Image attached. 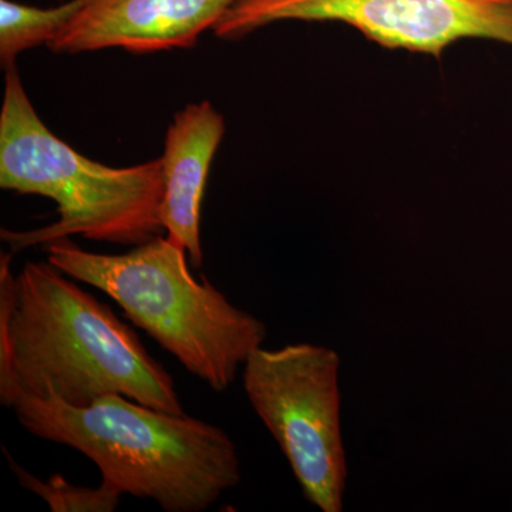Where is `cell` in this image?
Wrapping results in <instances>:
<instances>
[{
    "label": "cell",
    "mask_w": 512,
    "mask_h": 512,
    "mask_svg": "<svg viewBox=\"0 0 512 512\" xmlns=\"http://www.w3.org/2000/svg\"><path fill=\"white\" fill-rule=\"evenodd\" d=\"M43 249L63 274L119 303L134 325L214 392H225L264 345L265 323L232 305L205 276L194 278L187 251L168 237L158 235L120 255L84 251L70 238Z\"/></svg>",
    "instance_id": "3957f363"
},
{
    "label": "cell",
    "mask_w": 512,
    "mask_h": 512,
    "mask_svg": "<svg viewBox=\"0 0 512 512\" xmlns=\"http://www.w3.org/2000/svg\"><path fill=\"white\" fill-rule=\"evenodd\" d=\"M0 258V403L53 393L74 407L121 394L171 414L185 413L174 379L133 329L55 265Z\"/></svg>",
    "instance_id": "6da1fadb"
},
{
    "label": "cell",
    "mask_w": 512,
    "mask_h": 512,
    "mask_svg": "<svg viewBox=\"0 0 512 512\" xmlns=\"http://www.w3.org/2000/svg\"><path fill=\"white\" fill-rule=\"evenodd\" d=\"M284 20L342 22L387 49L436 57L461 39L512 46V0H241L214 33L234 40Z\"/></svg>",
    "instance_id": "8992f818"
},
{
    "label": "cell",
    "mask_w": 512,
    "mask_h": 512,
    "mask_svg": "<svg viewBox=\"0 0 512 512\" xmlns=\"http://www.w3.org/2000/svg\"><path fill=\"white\" fill-rule=\"evenodd\" d=\"M0 187L50 198L59 214L32 231L2 229L10 254L72 235L137 247L164 231L161 158L113 168L82 156L40 119L16 66L6 70L0 111Z\"/></svg>",
    "instance_id": "277c9868"
},
{
    "label": "cell",
    "mask_w": 512,
    "mask_h": 512,
    "mask_svg": "<svg viewBox=\"0 0 512 512\" xmlns=\"http://www.w3.org/2000/svg\"><path fill=\"white\" fill-rule=\"evenodd\" d=\"M3 453L8 457L10 470L18 477L20 485L43 498L49 505L50 511L113 512L120 505L123 494L106 481L101 480V484L96 488L74 485L60 474L42 481L19 466L5 447H3Z\"/></svg>",
    "instance_id": "30bf717a"
},
{
    "label": "cell",
    "mask_w": 512,
    "mask_h": 512,
    "mask_svg": "<svg viewBox=\"0 0 512 512\" xmlns=\"http://www.w3.org/2000/svg\"><path fill=\"white\" fill-rule=\"evenodd\" d=\"M241 0H80L79 12L50 40L55 53L127 50L137 55L191 49Z\"/></svg>",
    "instance_id": "52a82bcc"
},
{
    "label": "cell",
    "mask_w": 512,
    "mask_h": 512,
    "mask_svg": "<svg viewBox=\"0 0 512 512\" xmlns=\"http://www.w3.org/2000/svg\"><path fill=\"white\" fill-rule=\"evenodd\" d=\"M39 439L72 447L121 494L156 501L167 512H202L241 483L237 447L220 427L151 409L121 394L74 407L53 393L12 407Z\"/></svg>",
    "instance_id": "7a4b0ae2"
},
{
    "label": "cell",
    "mask_w": 512,
    "mask_h": 512,
    "mask_svg": "<svg viewBox=\"0 0 512 512\" xmlns=\"http://www.w3.org/2000/svg\"><path fill=\"white\" fill-rule=\"evenodd\" d=\"M225 134L224 117L210 101L188 104L175 114L165 136L161 224L167 237L201 268V207L215 153Z\"/></svg>",
    "instance_id": "ba28073f"
},
{
    "label": "cell",
    "mask_w": 512,
    "mask_h": 512,
    "mask_svg": "<svg viewBox=\"0 0 512 512\" xmlns=\"http://www.w3.org/2000/svg\"><path fill=\"white\" fill-rule=\"evenodd\" d=\"M80 0L42 9L13 0H0V63L15 67L16 57L39 45H49L79 12Z\"/></svg>",
    "instance_id": "9c48e42d"
},
{
    "label": "cell",
    "mask_w": 512,
    "mask_h": 512,
    "mask_svg": "<svg viewBox=\"0 0 512 512\" xmlns=\"http://www.w3.org/2000/svg\"><path fill=\"white\" fill-rule=\"evenodd\" d=\"M339 367L335 350L298 343L254 350L242 373L249 403L291 464L303 497L323 512L342 511L348 477Z\"/></svg>",
    "instance_id": "5b68a950"
}]
</instances>
